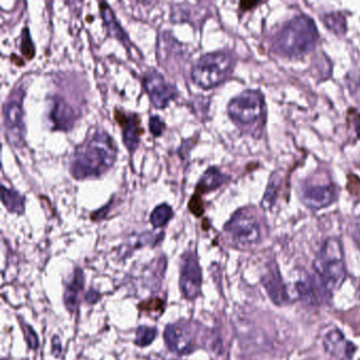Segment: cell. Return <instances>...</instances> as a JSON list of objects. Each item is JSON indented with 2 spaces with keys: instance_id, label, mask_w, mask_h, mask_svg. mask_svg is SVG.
Wrapping results in <instances>:
<instances>
[{
  "instance_id": "obj_16",
  "label": "cell",
  "mask_w": 360,
  "mask_h": 360,
  "mask_svg": "<svg viewBox=\"0 0 360 360\" xmlns=\"http://www.w3.org/2000/svg\"><path fill=\"white\" fill-rule=\"evenodd\" d=\"M84 284H85V277H84L83 271L77 267L74 269L72 279L67 284L64 294L65 305L70 313H74L79 307V295L83 291Z\"/></svg>"
},
{
  "instance_id": "obj_2",
  "label": "cell",
  "mask_w": 360,
  "mask_h": 360,
  "mask_svg": "<svg viewBox=\"0 0 360 360\" xmlns=\"http://www.w3.org/2000/svg\"><path fill=\"white\" fill-rule=\"evenodd\" d=\"M314 269L326 293L338 290L347 277L342 246L336 238H328L314 261Z\"/></svg>"
},
{
  "instance_id": "obj_11",
  "label": "cell",
  "mask_w": 360,
  "mask_h": 360,
  "mask_svg": "<svg viewBox=\"0 0 360 360\" xmlns=\"http://www.w3.org/2000/svg\"><path fill=\"white\" fill-rule=\"evenodd\" d=\"M76 111L60 96H53L50 102L49 121L53 131H69L76 122Z\"/></svg>"
},
{
  "instance_id": "obj_17",
  "label": "cell",
  "mask_w": 360,
  "mask_h": 360,
  "mask_svg": "<svg viewBox=\"0 0 360 360\" xmlns=\"http://www.w3.org/2000/svg\"><path fill=\"white\" fill-rule=\"evenodd\" d=\"M100 11L109 35L119 39V41H122L126 47H129L131 46V39H129L128 35L125 32L124 29L117 22L110 6L107 3H100Z\"/></svg>"
},
{
  "instance_id": "obj_12",
  "label": "cell",
  "mask_w": 360,
  "mask_h": 360,
  "mask_svg": "<svg viewBox=\"0 0 360 360\" xmlns=\"http://www.w3.org/2000/svg\"><path fill=\"white\" fill-rule=\"evenodd\" d=\"M324 347L326 353L339 360H351L356 352V345L352 341L347 340L340 331H331L324 337Z\"/></svg>"
},
{
  "instance_id": "obj_19",
  "label": "cell",
  "mask_w": 360,
  "mask_h": 360,
  "mask_svg": "<svg viewBox=\"0 0 360 360\" xmlns=\"http://www.w3.org/2000/svg\"><path fill=\"white\" fill-rule=\"evenodd\" d=\"M1 199H3V203L6 208L10 213H18V215H22L25 213V209H26L25 201H26V199L20 192L6 188V186H1Z\"/></svg>"
},
{
  "instance_id": "obj_30",
  "label": "cell",
  "mask_w": 360,
  "mask_h": 360,
  "mask_svg": "<svg viewBox=\"0 0 360 360\" xmlns=\"http://www.w3.org/2000/svg\"><path fill=\"white\" fill-rule=\"evenodd\" d=\"M349 122L355 129L356 135L360 139V113H358L355 109H349V114H347Z\"/></svg>"
},
{
  "instance_id": "obj_4",
  "label": "cell",
  "mask_w": 360,
  "mask_h": 360,
  "mask_svg": "<svg viewBox=\"0 0 360 360\" xmlns=\"http://www.w3.org/2000/svg\"><path fill=\"white\" fill-rule=\"evenodd\" d=\"M234 58L226 52H213L201 56L192 69V79L203 89L223 83L232 71Z\"/></svg>"
},
{
  "instance_id": "obj_15",
  "label": "cell",
  "mask_w": 360,
  "mask_h": 360,
  "mask_svg": "<svg viewBox=\"0 0 360 360\" xmlns=\"http://www.w3.org/2000/svg\"><path fill=\"white\" fill-rule=\"evenodd\" d=\"M336 189L333 185L311 186L305 188L302 201L312 209L328 206L336 200Z\"/></svg>"
},
{
  "instance_id": "obj_23",
  "label": "cell",
  "mask_w": 360,
  "mask_h": 360,
  "mask_svg": "<svg viewBox=\"0 0 360 360\" xmlns=\"http://www.w3.org/2000/svg\"><path fill=\"white\" fill-rule=\"evenodd\" d=\"M156 334V328L146 326H139L135 334V345L141 347H147L154 342Z\"/></svg>"
},
{
  "instance_id": "obj_3",
  "label": "cell",
  "mask_w": 360,
  "mask_h": 360,
  "mask_svg": "<svg viewBox=\"0 0 360 360\" xmlns=\"http://www.w3.org/2000/svg\"><path fill=\"white\" fill-rule=\"evenodd\" d=\"M318 31L312 18L297 16L288 22L276 37V47L286 56H301L313 49Z\"/></svg>"
},
{
  "instance_id": "obj_10",
  "label": "cell",
  "mask_w": 360,
  "mask_h": 360,
  "mask_svg": "<svg viewBox=\"0 0 360 360\" xmlns=\"http://www.w3.org/2000/svg\"><path fill=\"white\" fill-rule=\"evenodd\" d=\"M167 347L178 355H185L194 351V336L189 326L182 324H168L164 332Z\"/></svg>"
},
{
  "instance_id": "obj_24",
  "label": "cell",
  "mask_w": 360,
  "mask_h": 360,
  "mask_svg": "<svg viewBox=\"0 0 360 360\" xmlns=\"http://www.w3.org/2000/svg\"><path fill=\"white\" fill-rule=\"evenodd\" d=\"M20 51L28 60H32L35 55V47L33 45L32 39L30 36L28 28L22 30V44H20Z\"/></svg>"
},
{
  "instance_id": "obj_8",
  "label": "cell",
  "mask_w": 360,
  "mask_h": 360,
  "mask_svg": "<svg viewBox=\"0 0 360 360\" xmlns=\"http://www.w3.org/2000/svg\"><path fill=\"white\" fill-rule=\"evenodd\" d=\"M202 286V271L196 253L187 252L182 256L180 288L188 300L198 298Z\"/></svg>"
},
{
  "instance_id": "obj_1",
  "label": "cell",
  "mask_w": 360,
  "mask_h": 360,
  "mask_svg": "<svg viewBox=\"0 0 360 360\" xmlns=\"http://www.w3.org/2000/svg\"><path fill=\"white\" fill-rule=\"evenodd\" d=\"M116 144L109 133L98 131L79 144L73 152L70 173L74 179H96L114 165L117 159Z\"/></svg>"
},
{
  "instance_id": "obj_25",
  "label": "cell",
  "mask_w": 360,
  "mask_h": 360,
  "mask_svg": "<svg viewBox=\"0 0 360 360\" xmlns=\"http://www.w3.org/2000/svg\"><path fill=\"white\" fill-rule=\"evenodd\" d=\"M278 187L279 186H278L277 182L275 180H272L267 192H265V198H263L262 205L265 208H269L275 202L278 194Z\"/></svg>"
},
{
  "instance_id": "obj_34",
  "label": "cell",
  "mask_w": 360,
  "mask_h": 360,
  "mask_svg": "<svg viewBox=\"0 0 360 360\" xmlns=\"http://www.w3.org/2000/svg\"><path fill=\"white\" fill-rule=\"evenodd\" d=\"M100 294L95 290H90L89 292H87L86 294V301L90 305H94V303L98 302L100 300Z\"/></svg>"
},
{
  "instance_id": "obj_9",
  "label": "cell",
  "mask_w": 360,
  "mask_h": 360,
  "mask_svg": "<svg viewBox=\"0 0 360 360\" xmlns=\"http://www.w3.org/2000/svg\"><path fill=\"white\" fill-rule=\"evenodd\" d=\"M25 112L22 100H10L4 106L7 139L12 145L20 146L24 143L26 135V125L24 122Z\"/></svg>"
},
{
  "instance_id": "obj_32",
  "label": "cell",
  "mask_w": 360,
  "mask_h": 360,
  "mask_svg": "<svg viewBox=\"0 0 360 360\" xmlns=\"http://www.w3.org/2000/svg\"><path fill=\"white\" fill-rule=\"evenodd\" d=\"M352 236H353L354 241H355L358 248L360 250V215L355 220V222H354Z\"/></svg>"
},
{
  "instance_id": "obj_35",
  "label": "cell",
  "mask_w": 360,
  "mask_h": 360,
  "mask_svg": "<svg viewBox=\"0 0 360 360\" xmlns=\"http://www.w3.org/2000/svg\"><path fill=\"white\" fill-rule=\"evenodd\" d=\"M257 5H258L257 3H248V1H246V3L240 4V8H241L242 10H248V8L255 7V6Z\"/></svg>"
},
{
  "instance_id": "obj_29",
  "label": "cell",
  "mask_w": 360,
  "mask_h": 360,
  "mask_svg": "<svg viewBox=\"0 0 360 360\" xmlns=\"http://www.w3.org/2000/svg\"><path fill=\"white\" fill-rule=\"evenodd\" d=\"M164 301L160 298L149 299L139 305L140 309L145 312H161L164 309Z\"/></svg>"
},
{
  "instance_id": "obj_5",
  "label": "cell",
  "mask_w": 360,
  "mask_h": 360,
  "mask_svg": "<svg viewBox=\"0 0 360 360\" xmlns=\"http://www.w3.org/2000/svg\"><path fill=\"white\" fill-rule=\"evenodd\" d=\"M265 98L257 90H246L230 100L227 112L230 119L239 124H251L262 114Z\"/></svg>"
},
{
  "instance_id": "obj_22",
  "label": "cell",
  "mask_w": 360,
  "mask_h": 360,
  "mask_svg": "<svg viewBox=\"0 0 360 360\" xmlns=\"http://www.w3.org/2000/svg\"><path fill=\"white\" fill-rule=\"evenodd\" d=\"M324 20L326 27L337 34H343L347 30L345 18L339 12H332V13L326 14Z\"/></svg>"
},
{
  "instance_id": "obj_7",
  "label": "cell",
  "mask_w": 360,
  "mask_h": 360,
  "mask_svg": "<svg viewBox=\"0 0 360 360\" xmlns=\"http://www.w3.org/2000/svg\"><path fill=\"white\" fill-rule=\"evenodd\" d=\"M143 85L156 108L164 109L171 100L179 94V90L173 84L167 83L164 76L159 71L149 69L143 77Z\"/></svg>"
},
{
  "instance_id": "obj_26",
  "label": "cell",
  "mask_w": 360,
  "mask_h": 360,
  "mask_svg": "<svg viewBox=\"0 0 360 360\" xmlns=\"http://www.w3.org/2000/svg\"><path fill=\"white\" fill-rule=\"evenodd\" d=\"M165 127H166V125H165L164 121L160 116H158V115L150 116L149 131L154 138L161 137L163 133H164Z\"/></svg>"
},
{
  "instance_id": "obj_13",
  "label": "cell",
  "mask_w": 360,
  "mask_h": 360,
  "mask_svg": "<svg viewBox=\"0 0 360 360\" xmlns=\"http://www.w3.org/2000/svg\"><path fill=\"white\" fill-rule=\"evenodd\" d=\"M117 122L123 127V141L127 149L133 154L139 147L140 138L143 131L140 126V119L137 114L129 116L116 111L115 112Z\"/></svg>"
},
{
  "instance_id": "obj_18",
  "label": "cell",
  "mask_w": 360,
  "mask_h": 360,
  "mask_svg": "<svg viewBox=\"0 0 360 360\" xmlns=\"http://www.w3.org/2000/svg\"><path fill=\"white\" fill-rule=\"evenodd\" d=\"M227 181V177L215 167H209L196 184V194H202L213 192Z\"/></svg>"
},
{
  "instance_id": "obj_21",
  "label": "cell",
  "mask_w": 360,
  "mask_h": 360,
  "mask_svg": "<svg viewBox=\"0 0 360 360\" xmlns=\"http://www.w3.org/2000/svg\"><path fill=\"white\" fill-rule=\"evenodd\" d=\"M173 217V207L166 203H163L152 211V215H150V223L154 228L163 227L171 221Z\"/></svg>"
},
{
  "instance_id": "obj_31",
  "label": "cell",
  "mask_w": 360,
  "mask_h": 360,
  "mask_svg": "<svg viewBox=\"0 0 360 360\" xmlns=\"http://www.w3.org/2000/svg\"><path fill=\"white\" fill-rule=\"evenodd\" d=\"M347 190L352 194H360V179L355 175H349L347 178Z\"/></svg>"
},
{
  "instance_id": "obj_33",
  "label": "cell",
  "mask_w": 360,
  "mask_h": 360,
  "mask_svg": "<svg viewBox=\"0 0 360 360\" xmlns=\"http://www.w3.org/2000/svg\"><path fill=\"white\" fill-rule=\"evenodd\" d=\"M52 353L55 357H60L62 354V345H60V339L58 336H54L52 339Z\"/></svg>"
},
{
  "instance_id": "obj_27",
  "label": "cell",
  "mask_w": 360,
  "mask_h": 360,
  "mask_svg": "<svg viewBox=\"0 0 360 360\" xmlns=\"http://www.w3.org/2000/svg\"><path fill=\"white\" fill-rule=\"evenodd\" d=\"M22 331H24L25 338H26L27 343L29 347L32 349H39V341L35 331L31 328L29 324H22Z\"/></svg>"
},
{
  "instance_id": "obj_28",
  "label": "cell",
  "mask_w": 360,
  "mask_h": 360,
  "mask_svg": "<svg viewBox=\"0 0 360 360\" xmlns=\"http://www.w3.org/2000/svg\"><path fill=\"white\" fill-rule=\"evenodd\" d=\"M188 208L190 213L196 217H201L204 213V204H203L202 198L200 194H194L188 203Z\"/></svg>"
},
{
  "instance_id": "obj_20",
  "label": "cell",
  "mask_w": 360,
  "mask_h": 360,
  "mask_svg": "<svg viewBox=\"0 0 360 360\" xmlns=\"http://www.w3.org/2000/svg\"><path fill=\"white\" fill-rule=\"evenodd\" d=\"M296 290L299 297L302 300L309 303H316V301H317L318 297L316 294L315 281L309 276L300 278L296 282Z\"/></svg>"
},
{
  "instance_id": "obj_14",
  "label": "cell",
  "mask_w": 360,
  "mask_h": 360,
  "mask_svg": "<svg viewBox=\"0 0 360 360\" xmlns=\"http://www.w3.org/2000/svg\"><path fill=\"white\" fill-rule=\"evenodd\" d=\"M262 284L267 294L276 305H282L288 302L290 299L288 290L276 265L269 267V269L263 275Z\"/></svg>"
},
{
  "instance_id": "obj_6",
  "label": "cell",
  "mask_w": 360,
  "mask_h": 360,
  "mask_svg": "<svg viewBox=\"0 0 360 360\" xmlns=\"http://www.w3.org/2000/svg\"><path fill=\"white\" fill-rule=\"evenodd\" d=\"M232 238V244L239 248H250L260 241V226L256 219L239 211L224 226Z\"/></svg>"
}]
</instances>
